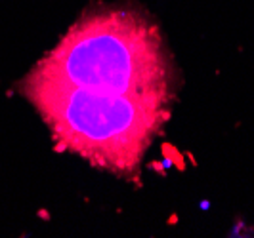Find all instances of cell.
<instances>
[{
  "label": "cell",
  "mask_w": 254,
  "mask_h": 238,
  "mask_svg": "<svg viewBox=\"0 0 254 238\" xmlns=\"http://www.w3.org/2000/svg\"><path fill=\"white\" fill-rule=\"evenodd\" d=\"M25 91L59 143L115 170L136 166L166 112V97L103 95L36 74L27 78Z\"/></svg>",
  "instance_id": "obj_2"
},
{
  "label": "cell",
  "mask_w": 254,
  "mask_h": 238,
  "mask_svg": "<svg viewBox=\"0 0 254 238\" xmlns=\"http://www.w3.org/2000/svg\"><path fill=\"white\" fill-rule=\"evenodd\" d=\"M33 74L103 95L168 97L159 34L134 14L122 11L76 23Z\"/></svg>",
  "instance_id": "obj_1"
}]
</instances>
